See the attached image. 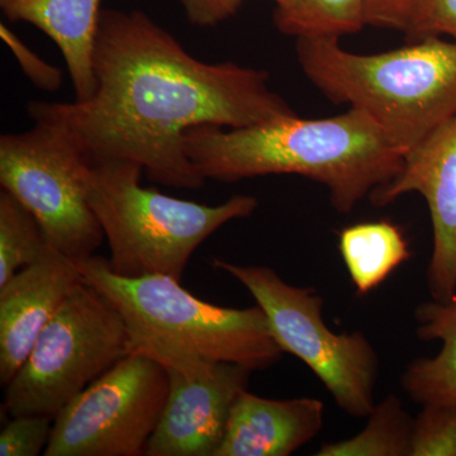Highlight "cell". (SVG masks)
I'll return each instance as SVG.
<instances>
[{"label": "cell", "mask_w": 456, "mask_h": 456, "mask_svg": "<svg viewBox=\"0 0 456 456\" xmlns=\"http://www.w3.org/2000/svg\"><path fill=\"white\" fill-rule=\"evenodd\" d=\"M86 101L29 102L33 122L65 132L92 164L128 160L151 182L202 188L185 151L198 126L251 127L294 113L269 74L232 61H200L141 11L102 9Z\"/></svg>", "instance_id": "1"}, {"label": "cell", "mask_w": 456, "mask_h": 456, "mask_svg": "<svg viewBox=\"0 0 456 456\" xmlns=\"http://www.w3.org/2000/svg\"><path fill=\"white\" fill-rule=\"evenodd\" d=\"M185 151L204 180L239 182L299 175L325 185L332 206L347 213L403 169L406 150L364 112L322 119L297 114L251 126H198L185 134Z\"/></svg>", "instance_id": "2"}, {"label": "cell", "mask_w": 456, "mask_h": 456, "mask_svg": "<svg viewBox=\"0 0 456 456\" xmlns=\"http://www.w3.org/2000/svg\"><path fill=\"white\" fill-rule=\"evenodd\" d=\"M77 265L86 283L121 314L127 355L145 356L189 378L209 374L221 362L265 370L283 355L259 305L242 310L211 305L176 279L122 277L95 255Z\"/></svg>", "instance_id": "3"}, {"label": "cell", "mask_w": 456, "mask_h": 456, "mask_svg": "<svg viewBox=\"0 0 456 456\" xmlns=\"http://www.w3.org/2000/svg\"><path fill=\"white\" fill-rule=\"evenodd\" d=\"M360 55L336 37L297 38L303 73L330 101L362 110L411 151L456 114V42L439 36Z\"/></svg>", "instance_id": "4"}, {"label": "cell", "mask_w": 456, "mask_h": 456, "mask_svg": "<svg viewBox=\"0 0 456 456\" xmlns=\"http://www.w3.org/2000/svg\"><path fill=\"white\" fill-rule=\"evenodd\" d=\"M143 167L128 160L90 165L86 194L110 248V269L122 277L167 275L182 281L194 251L227 222L250 217L253 196L218 206L179 200L141 185Z\"/></svg>", "instance_id": "5"}, {"label": "cell", "mask_w": 456, "mask_h": 456, "mask_svg": "<svg viewBox=\"0 0 456 456\" xmlns=\"http://www.w3.org/2000/svg\"><path fill=\"white\" fill-rule=\"evenodd\" d=\"M126 355L127 330L121 314L84 281L42 330L28 358L5 387V411L12 417L55 419Z\"/></svg>", "instance_id": "6"}, {"label": "cell", "mask_w": 456, "mask_h": 456, "mask_svg": "<svg viewBox=\"0 0 456 456\" xmlns=\"http://www.w3.org/2000/svg\"><path fill=\"white\" fill-rule=\"evenodd\" d=\"M211 264L244 285L265 314L281 350L307 364L344 412L369 416L375 406L379 359L367 336L332 332L323 320L322 297L314 288L288 284L272 268L218 257Z\"/></svg>", "instance_id": "7"}, {"label": "cell", "mask_w": 456, "mask_h": 456, "mask_svg": "<svg viewBox=\"0 0 456 456\" xmlns=\"http://www.w3.org/2000/svg\"><path fill=\"white\" fill-rule=\"evenodd\" d=\"M90 161L65 132L35 122L0 137V184L40 222L50 245L75 261L104 239L86 194Z\"/></svg>", "instance_id": "8"}, {"label": "cell", "mask_w": 456, "mask_h": 456, "mask_svg": "<svg viewBox=\"0 0 456 456\" xmlns=\"http://www.w3.org/2000/svg\"><path fill=\"white\" fill-rule=\"evenodd\" d=\"M167 392L165 368L126 355L57 413L44 455H145Z\"/></svg>", "instance_id": "9"}, {"label": "cell", "mask_w": 456, "mask_h": 456, "mask_svg": "<svg viewBox=\"0 0 456 456\" xmlns=\"http://www.w3.org/2000/svg\"><path fill=\"white\" fill-rule=\"evenodd\" d=\"M422 194L430 211L432 253L428 285L432 299L456 301V114L407 152L403 169L369 196L386 207L403 194Z\"/></svg>", "instance_id": "10"}, {"label": "cell", "mask_w": 456, "mask_h": 456, "mask_svg": "<svg viewBox=\"0 0 456 456\" xmlns=\"http://www.w3.org/2000/svg\"><path fill=\"white\" fill-rule=\"evenodd\" d=\"M167 371L169 392L145 455L215 456L226 435L231 408L248 389L253 371L227 362L200 378Z\"/></svg>", "instance_id": "11"}, {"label": "cell", "mask_w": 456, "mask_h": 456, "mask_svg": "<svg viewBox=\"0 0 456 456\" xmlns=\"http://www.w3.org/2000/svg\"><path fill=\"white\" fill-rule=\"evenodd\" d=\"M77 261L49 246L0 285V383L7 387L42 330L84 283Z\"/></svg>", "instance_id": "12"}, {"label": "cell", "mask_w": 456, "mask_h": 456, "mask_svg": "<svg viewBox=\"0 0 456 456\" xmlns=\"http://www.w3.org/2000/svg\"><path fill=\"white\" fill-rule=\"evenodd\" d=\"M325 404L316 398L270 399L242 392L231 408L215 456H289L322 430Z\"/></svg>", "instance_id": "13"}, {"label": "cell", "mask_w": 456, "mask_h": 456, "mask_svg": "<svg viewBox=\"0 0 456 456\" xmlns=\"http://www.w3.org/2000/svg\"><path fill=\"white\" fill-rule=\"evenodd\" d=\"M102 0H0L12 22L37 27L55 42L73 82L75 101H86L95 90L93 53Z\"/></svg>", "instance_id": "14"}, {"label": "cell", "mask_w": 456, "mask_h": 456, "mask_svg": "<svg viewBox=\"0 0 456 456\" xmlns=\"http://www.w3.org/2000/svg\"><path fill=\"white\" fill-rule=\"evenodd\" d=\"M415 317L419 338L440 341L441 349L434 358L411 362L402 375V388L422 406H456V301L422 303Z\"/></svg>", "instance_id": "15"}, {"label": "cell", "mask_w": 456, "mask_h": 456, "mask_svg": "<svg viewBox=\"0 0 456 456\" xmlns=\"http://www.w3.org/2000/svg\"><path fill=\"white\" fill-rule=\"evenodd\" d=\"M338 248L356 293L365 296L412 257L403 231L389 221L345 227Z\"/></svg>", "instance_id": "16"}, {"label": "cell", "mask_w": 456, "mask_h": 456, "mask_svg": "<svg viewBox=\"0 0 456 456\" xmlns=\"http://www.w3.org/2000/svg\"><path fill=\"white\" fill-rule=\"evenodd\" d=\"M274 23L294 37H336L354 35L365 27V0H281Z\"/></svg>", "instance_id": "17"}, {"label": "cell", "mask_w": 456, "mask_h": 456, "mask_svg": "<svg viewBox=\"0 0 456 456\" xmlns=\"http://www.w3.org/2000/svg\"><path fill=\"white\" fill-rule=\"evenodd\" d=\"M412 419L401 399L389 395L369 413L364 430L351 439L326 444L317 456H410L413 434Z\"/></svg>", "instance_id": "18"}, {"label": "cell", "mask_w": 456, "mask_h": 456, "mask_svg": "<svg viewBox=\"0 0 456 456\" xmlns=\"http://www.w3.org/2000/svg\"><path fill=\"white\" fill-rule=\"evenodd\" d=\"M50 242L25 206L8 191L0 193V285L35 263Z\"/></svg>", "instance_id": "19"}, {"label": "cell", "mask_w": 456, "mask_h": 456, "mask_svg": "<svg viewBox=\"0 0 456 456\" xmlns=\"http://www.w3.org/2000/svg\"><path fill=\"white\" fill-rule=\"evenodd\" d=\"M422 407L413 422L410 456H456V406Z\"/></svg>", "instance_id": "20"}, {"label": "cell", "mask_w": 456, "mask_h": 456, "mask_svg": "<svg viewBox=\"0 0 456 456\" xmlns=\"http://www.w3.org/2000/svg\"><path fill=\"white\" fill-rule=\"evenodd\" d=\"M53 419L44 415L13 417L0 432V456H38L45 452Z\"/></svg>", "instance_id": "21"}, {"label": "cell", "mask_w": 456, "mask_h": 456, "mask_svg": "<svg viewBox=\"0 0 456 456\" xmlns=\"http://www.w3.org/2000/svg\"><path fill=\"white\" fill-rule=\"evenodd\" d=\"M0 37L16 57L23 74L31 80L33 86L46 92H56L61 88L64 79L61 69L42 60L4 23L0 25Z\"/></svg>", "instance_id": "22"}, {"label": "cell", "mask_w": 456, "mask_h": 456, "mask_svg": "<svg viewBox=\"0 0 456 456\" xmlns=\"http://www.w3.org/2000/svg\"><path fill=\"white\" fill-rule=\"evenodd\" d=\"M426 0H365V26L406 33L415 23Z\"/></svg>", "instance_id": "23"}, {"label": "cell", "mask_w": 456, "mask_h": 456, "mask_svg": "<svg viewBox=\"0 0 456 456\" xmlns=\"http://www.w3.org/2000/svg\"><path fill=\"white\" fill-rule=\"evenodd\" d=\"M448 35L456 38V0H426L415 23L407 32L411 40Z\"/></svg>", "instance_id": "24"}, {"label": "cell", "mask_w": 456, "mask_h": 456, "mask_svg": "<svg viewBox=\"0 0 456 456\" xmlns=\"http://www.w3.org/2000/svg\"><path fill=\"white\" fill-rule=\"evenodd\" d=\"M246 0H180L189 23L213 27L235 16Z\"/></svg>", "instance_id": "25"}, {"label": "cell", "mask_w": 456, "mask_h": 456, "mask_svg": "<svg viewBox=\"0 0 456 456\" xmlns=\"http://www.w3.org/2000/svg\"><path fill=\"white\" fill-rule=\"evenodd\" d=\"M272 2H274V3H275V4H277V5H278V4H279V3H281V0H272Z\"/></svg>", "instance_id": "26"}]
</instances>
